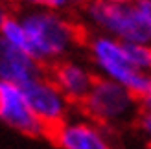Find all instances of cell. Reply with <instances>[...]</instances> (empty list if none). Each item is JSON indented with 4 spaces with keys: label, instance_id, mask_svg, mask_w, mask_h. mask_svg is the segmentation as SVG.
<instances>
[{
    "label": "cell",
    "instance_id": "cell-9",
    "mask_svg": "<svg viewBox=\"0 0 151 149\" xmlns=\"http://www.w3.org/2000/svg\"><path fill=\"white\" fill-rule=\"evenodd\" d=\"M42 76H46L42 64L0 35V81L22 87Z\"/></svg>",
    "mask_w": 151,
    "mask_h": 149
},
{
    "label": "cell",
    "instance_id": "cell-8",
    "mask_svg": "<svg viewBox=\"0 0 151 149\" xmlns=\"http://www.w3.org/2000/svg\"><path fill=\"white\" fill-rule=\"evenodd\" d=\"M48 77L63 92L68 103H76V105H81L85 101L96 81V76L87 66L76 61H68V59H63V61L52 64Z\"/></svg>",
    "mask_w": 151,
    "mask_h": 149
},
{
    "label": "cell",
    "instance_id": "cell-18",
    "mask_svg": "<svg viewBox=\"0 0 151 149\" xmlns=\"http://www.w3.org/2000/svg\"><path fill=\"white\" fill-rule=\"evenodd\" d=\"M98 2H122V0H98Z\"/></svg>",
    "mask_w": 151,
    "mask_h": 149
},
{
    "label": "cell",
    "instance_id": "cell-3",
    "mask_svg": "<svg viewBox=\"0 0 151 149\" xmlns=\"http://www.w3.org/2000/svg\"><path fill=\"white\" fill-rule=\"evenodd\" d=\"M90 122L98 125H120L140 116L138 98L125 87L105 77H96L85 101L79 105Z\"/></svg>",
    "mask_w": 151,
    "mask_h": 149
},
{
    "label": "cell",
    "instance_id": "cell-2",
    "mask_svg": "<svg viewBox=\"0 0 151 149\" xmlns=\"http://www.w3.org/2000/svg\"><path fill=\"white\" fill-rule=\"evenodd\" d=\"M85 15L92 24L120 42L151 44V26L134 2H98L90 0Z\"/></svg>",
    "mask_w": 151,
    "mask_h": 149
},
{
    "label": "cell",
    "instance_id": "cell-11",
    "mask_svg": "<svg viewBox=\"0 0 151 149\" xmlns=\"http://www.w3.org/2000/svg\"><path fill=\"white\" fill-rule=\"evenodd\" d=\"M0 35H2L9 44L17 46L19 50L26 52V54L29 55L28 37H26V32H24V26H22L20 19H17V17H9V19L6 20V24L0 28Z\"/></svg>",
    "mask_w": 151,
    "mask_h": 149
},
{
    "label": "cell",
    "instance_id": "cell-13",
    "mask_svg": "<svg viewBox=\"0 0 151 149\" xmlns=\"http://www.w3.org/2000/svg\"><path fill=\"white\" fill-rule=\"evenodd\" d=\"M138 107H140V114L151 116V85L149 88L138 98Z\"/></svg>",
    "mask_w": 151,
    "mask_h": 149
},
{
    "label": "cell",
    "instance_id": "cell-17",
    "mask_svg": "<svg viewBox=\"0 0 151 149\" xmlns=\"http://www.w3.org/2000/svg\"><path fill=\"white\" fill-rule=\"evenodd\" d=\"M7 19H9V15H7L6 6H4V4H0V28L6 24V20H7Z\"/></svg>",
    "mask_w": 151,
    "mask_h": 149
},
{
    "label": "cell",
    "instance_id": "cell-14",
    "mask_svg": "<svg viewBox=\"0 0 151 149\" xmlns=\"http://www.w3.org/2000/svg\"><path fill=\"white\" fill-rule=\"evenodd\" d=\"M137 122H138V127H140L142 133H144V136L147 138V144H149V147H151V116L140 114Z\"/></svg>",
    "mask_w": 151,
    "mask_h": 149
},
{
    "label": "cell",
    "instance_id": "cell-4",
    "mask_svg": "<svg viewBox=\"0 0 151 149\" xmlns=\"http://www.w3.org/2000/svg\"><path fill=\"white\" fill-rule=\"evenodd\" d=\"M88 50L96 68L101 72V77L125 87L137 98H140L149 88L151 76L137 70L129 63L124 50V42L100 33L88 41Z\"/></svg>",
    "mask_w": 151,
    "mask_h": 149
},
{
    "label": "cell",
    "instance_id": "cell-19",
    "mask_svg": "<svg viewBox=\"0 0 151 149\" xmlns=\"http://www.w3.org/2000/svg\"><path fill=\"white\" fill-rule=\"evenodd\" d=\"M122 2H134V0H122Z\"/></svg>",
    "mask_w": 151,
    "mask_h": 149
},
{
    "label": "cell",
    "instance_id": "cell-1",
    "mask_svg": "<svg viewBox=\"0 0 151 149\" xmlns=\"http://www.w3.org/2000/svg\"><path fill=\"white\" fill-rule=\"evenodd\" d=\"M28 37L29 55L42 66H52L76 46L78 28L54 9H32L20 17Z\"/></svg>",
    "mask_w": 151,
    "mask_h": 149
},
{
    "label": "cell",
    "instance_id": "cell-16",
    "mask_svg": "<svg viewBox=\"0 0 151 149\" xmlns=\"http://www.w3.org/2000/svg\"><path fill=\"white\" fill-rule=\"evenodd\" d=\"M65 6H72V7H85L90 0H63Z\"/></svg>",
    "mask_w": 151,
    "mask_h": 149
},
{
    "label": "cell",
    "instance_id": "cell-12",
    "mask_svg": "<svg viewBox=\"0 0 151 149\" xmlns=\"http://www.w3.org/2000/svg\"><path fill=\"white\" fill-rule=\"evenodd\" d=\"M15 2H19V4H24V6H35V7H46V9H63L65 2L63 0H15Z\"/></svg>",
    "mask_w": 151,
    "mask_h": 149
},
{
    "label": "cell",
    "instance_id": "cell-5",
    "mask_svg": "<svg viewBox=\"0 0 151 149\" xmlns=\"http://www.w3.org/2000/svg\"><path fill=\"white\" fill-rule=\"evenodd\" d=\"M19 88L22 90V96H24L29 110L44 125L46 131L57 127L59 123L66 120L70 103L48 76L37 77Z\"/></svg>",
    "mask_w": 151,
    "mask_h": 149
},
{
    "label": "cell",
    "instance_id": "cell-6",
    "mask_svg": "<svg viewBox=\"0 0 151 149\" xmlns=\"http://www.w3.org/2000/svg\"><path fill=\"white\" fill-rule=\"evenodd\" d=\"M44 136L61 149H114L103 127L90 120H65Z\"/></svg>",
    "mask_w": 151,
    "mask_h": 149
},
{
    "label": "cell",
    "instance_id": "cell-15",
    "mask_svg": "<svg viewBox=\"0 0 151 149\" xmlns=\"http://www.w3.org/2000/svg\"><path fill=\"white\" fill-rule=\"evenodd\" d=\"M134 6L138 7L142 17H144L147 20V24L151 26V0H134Z\"/></svg>",
    "mask_w": 151,
    "mask_h": 149
},
{
    "label": "cell",
    "instance_id": "cell-10",
    "mask_svg": "<svg viewBox=\"0 0 151 149\" xmlns=\"http://www.w3.org/2000/svg\"><path fill=\"white\" fill-rule=\"evenodd\" d=\"M125 55L129 63L137 70L151 76V44H137V42H124Z\"/></svg>",
    "mask_w": 151,
    "mask_h": 149
},
{
    "label": "cell",
    "instance_id": "cell-7",
    "mask_svg": "<svg viewBox=\"0 0 151 149\" xmlns=\"http://www.w3.org/2000/svg\"><path fill=\"white\" fill-rule=\"evenodd\" d=\"M0 120L11 129L32 138L44 136L46 133L44 125L29 110L22 90L17 85L6 81H0Z\"/></svg>",
    "mask_w": 151,
    "mask_h": 149
},
{
    "label": "cell",
    "instance_id": "cell-20",
    "mask_svg": "<svg viewBox=\"0 0 151 149\" xmlns=\"http://www.w3.org/2000/svg\"><path fill=\"white\" fill-rule=\"evenodd\" d=\"M149 149H151V147H149Z\"/></svg>",
    "mask_w": 151,
    "mask_h": 149
}]
</instances>
